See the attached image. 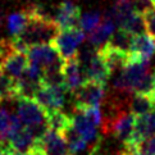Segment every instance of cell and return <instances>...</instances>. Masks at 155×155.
Instances as JSON below:
<instances>
[{
	"label": "cell",
	"mask_w": 155,
	"mask_h": 155,
	"mask_svg": "<svg viewBox=\"0 0 155 155\" xmlns=\"http://www.w3.org/2000/svg\"><path fill=\"white\" fill-rule=\"evenodd\" d=\"M138 151L143 155H155V135L140 143Z\"/></svg>",
	"instance_id": "obj_27"
},
{
	"label": "cell",
	"mask_w": 155,
	"mask_h": 155,
	"mask_svg": "<svg viewBox=\"0 0 155 155\" xmlns=\"http://www.w3.org/2000/svg\"><path fill=\"white\" fill-rule=\"evenodd\" d=\"M7 141L10 149L17 153H30L35 146L36 136L34 131L26 127L15 114H12V126Z\"/></svg>",
	"instance_id": "obj_5"
},
{
	"label": "cell",
	"mask_w": 155,
	"mask_h": 155,
	"mask_svg": "<svg viewBox=\"0 0 155 155\" xmlns=\"http://www.w3.org/2000/svg\"><path fill=\"white\" fill-rule=\"evenodd\" d=\"M27 58L30 64L35 65L42 73L48 69H51L58 65H63L64 60L59 57L58 51L51 44L32 46L27 50Z\"/></svg>",
	"instance_id": "obj_7"
},
{
	"label": "cell",
	"mask_w": 155,
	"mask_h": 155,
	"mask_svg": "<svg viewBox=\"0 0 155 155\" xmlns=\"http://www.w3.org/2000/svg\"><path fill=\"white\" fill-rule=\"evenodd\" d=\"M62 135H63L64 138H65V142H67V146H68L69 153H71L72 155H78V154H81V153L86 151L87 149H88V150H90V153H91L90 146H88L87 142L78 135V132H77V131L73 128V127H72V124L63 132Z\"/></svg>",
	"instance_id": "obj_19"
},
{
	"label": "cell",
	"mask_w": 155,
	"mask_h": 155,
	"mask_svg": "<svg viewBox=\"0 0 155 155\" xmlns=\"http://www.w3.org/2000/svg\"><path fill=\"white\" fill-rule=\"evenodd\" d=\"M135 123H136L135 115L127 112V110H122V112L117 113L113 117L104 120L103 131L113 134V136L117 140H119L123 145H127L131 141L132 136H134Z\"/></svg>",
	"instance_id": "obj_4"
},
{
	"label": "cell",
	"mask_w": 155,
	"mask_h": 155,
	"mask_svg": "<svg viewBox=\"0 0 155 155\" xmlns=\"http://www.w3.org/2000/svg\"><path fill=\"white\" fill-rule=\"evenodd\" d=\"M28 65L30 62L26 53L13 51L0 63V72L5 77H8L10 81L15 82L25 74Z\"/></svg>",
	"instance_id": "obj_13"
},
{
	"label": "cell",
	"mask_w": 155,
	"mask_h": 155,
	"mask_svg": "<svg viewBox=\"0 0 155 155\" xmlns=\"http://www.w3.org/2000/svg\"><path fill=\"white\" fill-rule=\"evenodd\" d=\"M85 74H86V81L95 82V84H100L105 86L108 80L110 78V76H112V72H110L105 60L97 51L95 57L85 65Z\"/></svg>",
	"instance_id": "obj_15"
},
{
	"label": "cell",
	"mask_w": 155,
	"mask_h": 155,
	"mask_svg": "<svg viewBox=\"0 0 155 155\" xmlns=\"http://www.w3.org/2000/svg\"><path fill=\"white\" fill-rule=\"evenodd\" d=\"M12 155H31V153H17V151H13Z\"/></svg>",
	"instance_id": "obj_30"
},
{
	"label": "cell",
	"mask_w": 155,
	"mask_h": 155,
	"mask_svg": "<svg viewBox=\"0 0 155 155\" xmlns=\"http://www.w3.org/2000/svg\"><path fill=\"white\" fill-rule=\"evenodd\" d=\"M15 101V115L26 127L34 131L36 138H40L48 130L46 112L31 97H19Z\"/></svg>",
	"instance_id": "obj_1"
},
{
	"label": "cell",
	"mask_w": 155,
	"mask_h": 155,
	"mask_svg": "<svg viewBox=\"0 0 155 155\" xmlns=\"http://www.w3.org/2000/svg\"><path fill=\"white\" fill-rule=\"evenodd\" d=\"M85 42V32L81 28H71L59 31V34L55 36L51 45L58 51L59 57L64 62L77 57L78 49Z\"/></svg>",
	"instance_id": "obj_3"
},
{
	"label": "cell",
	"mask_w": 155,
	"mask_h": 155,
	"mask_svg": "<svg viewBox=\"0 0 155 155\" xmlns=\"http://www.w3.org/2000/svg\"><path fill=\"white\" fill-rule=\"evenodd\" d=\"M30 153H31V155H44L40 150H37V149H32V150H31Z\"/></svg>",
	"instance_id": "obj_29"
},
{
	"label": "cell",
	"mask_w": 155,
	"mask_h": 155,
	"mask_svg": "<svg viewBox=\"0 0 155 155\" xmlns=\"http://www.w3.org/2000/svg\"><path fill=\"white\" fill-rule=\"evenodd\" d=\"M46 123L48 128L57 131L59 134H63L72 124V120L69 115L63 113L62 110H55V112L46 113Z\"/></svg>",
	"instance_id": "obj_20"
},
{
	"label": "cell",
	"mask_w": 155,
	"mask_h": 155,
	"mask_svg": "<svg viewBox=\"0 0 155 155\" xmlns=\"http://www.w3.org/2000/svg\"><path fill=\"white\" fill-rule=\"evenodd\" d=\"M28 21H30V17L26 9L9 14L7 18V28L10 35V38L18 37L25 31Z\"/></svg>",
	"instance_id": "obj_18"
},
{
	"label": "cell",
	"mask_w": 155,
	"mask_h": 155,
	"mask_svg": "<svg viewBox=\"0 0 155 155\" xmlns=\"http://www.w3.org/2000/svg\"><path fill=\"white\" fill-rule=\"evenodd\" d=\"M63 85L68 92H76L86 82L85 67L81 64L78 58L65 60L62 69Z\"/></svg>",
	"instance_id": "obj_12"
},
{
	"label": "cell",
	"mask_w": 155,
	"mask_h": 155,
	"mask_svg": "<svg viewBox=\"0 0 155 155\" xmlns=\"http://www.w3.org/2000/svg\"><path fill=\"white\" fill-rule=\"evenodd\" d=\"M34 149L40 150L44 155H72L62 134L48 128L40 138H36Z\"/></svg>",
	"instance_id": "obj_10"
},
{
	"label": "cell",
	"mask_w": 155,
	"mask_h": 155,
	"mask_svg": "<svg viewBox=\"0 0 155 155\" xmlns=\"http://www.w3.org/2000/svg\"><path fill=\"white\" fill-rule=\"evenodd\" d=\"M123 31H126L128 35H131L132 37L135 36H138V35H142L145 34V23H143V18H142V14L138 13V12H135L132 13L128 18H127L122 26L119 27Z\"/></svg>",
	"instance_id": "obj_21"
},
{
	"label": "cell",
	"mask_w": 155,
	"mask_h": 155,
	"mask_svg": "<svg viewBox=\"0 0 155 155\" xmlns=\"http://www.w3.org/2000/svg\"><path fill=\"white\" fill-rule=\"evenodd\" d=\"M115 30H117V26H115L114 22L103 17V21L100 22V25L91 34H88L87 42L91 44L97 50H100V49H103L108 44L112 35L115 32Z\"/></svg>",
	"instance_id": "obj_16"
},
{
	"label": "cell",
	"mask_w": 155,
	"mask_h": 155,
	"mask_svg": "<svg viewBox=\"0 0 155 155\" xmlns=\"http://www.w3.org/2000/svg\"><path fill=\"white\" fill-rule=\"evenodd\" d=\"M13 150L10 149L7 141H0V155H12Z\"/></svg>",
	"instance_id": "obj_28"
},
{
	"label": "cell",
	"mask_w": 155,
	"mask_h": 155,
	"mask_svg": "<svg viewBox=\"0 0 155 155\" xmlns=\"http://www.w3.org/2000/svg\"><path fill=\"white\" fill-rule=\"evenodd\" d=\"M149 71H150L149 63L128 59L127 64L115 74L113 86L118 92L134 95L136 88L141 84V81L145 78Z\"/></svg>",
	"instance_id": "obj_2"
},
{
	"label": "cell",
	"mask_w": 155,
	"mask_h": 155,
	"mask_svg": "<svg viewBox=\"0 0 155 155\" xmlns=\"http://www.w3.org/2000/svg\"><path fill=\"white\" fill-rule=\"evenodd\" d=\"M77 110H82V112L85 113L86 117L90 119L91 123L95 124L97 128L99 127H101L103 128L104 118H103V113H101L100 108H86V109H77Z\"/></svg>",
	"instance_id": "obj_26"
},
{
	"label": "cell",
	"mask_w": 155,
	"mask_h": 155,
	"mask_svg": "<svg viewBox=\"0 0 155 155\" xmlns=\"http://www.w3.org/2000/svg\"><path fill=\"white\" fill-rule=\"evenodd\" d=\"M2 26H3V15L0 13V30H2Z\"/></svg>",
	"instance_id": "obj_31"
},
{
	"label": "cell",
	"mask_w": 155,
	"mask_h": 155,
	"mask_svg": "<svg viewBox=\"0 0 155 155\" xmlns=\"http://www.w3.org/2000/svg\"><path fill=\"white\" fill-rule=\"evenodd\" d=\"M67 90L64 86H45L41 85L40 88L35 92L34 100L45 110L46 113L62 110L65 104Z\"/></svg>",
	"instance_id": "obj_8"
},
{
	"label": "cell",
	"mask_w": 155,
	"mask_h": 155,
	"mask_svg": "<svg viewBox=\"0 0 155 155\" xmlns=\"http://www.w3.org/2000/svg\"><path fill=\"white\" fill-rule=\"evenodd\" d=\"M155 55V40L147 34H142L132 38L128 59L149 63Z\"/></svg>",
	"instance_id": "obj_14"
},
{
	"label": "cell",
	"mask_w": 155,
	"mask_h": 155,
	"mask_svg": "<svg viewBox=\"0 0 155 155\" xmlns=\"http://www.w3.org/2000/svg\"><path fill=\"white\" fill-rule=\"evenodd\" d=\"M101 22V13L97 10H91V12H86L81 15L80 21V28L86 32V34H91V32L100 25Z\"/></svg>",
	"instance_id": "obj_23"
},
{
	"label": "cell",
	"mask_w": 155,
	"mask_h": 155,
	"mask_svg": "<svg viewBox=\"0 0 155 155\" xmlns=\"http://www.w3.org/2000/svg\"><path fill=\"white\" fill-rule=\"evenodd\" d=\"M105 86L95 82L86 81L76 92H73L74 97V109H86V108H100L101 103H104Z\"/></svg>",
	"instance_id": "obj_6"
},
{
	"label": "cell",
	"mask_w": 155,
	"mask_h": 155,
	"mask_svg": "<svg viewBox=\"0 0 155 155\" xmlns=\"http://www.w3.org/2000/svg\"><path fill=\"white\" fill-rule=\"evenodd\" d=\"M128 108H130V113L134 114L136 118L147 115L155 112V97L135 94L128 100Z\"/></svg>",
	"instance_id": "obj_17"
},
{
	"label": "cell",
	"mask_w": 155,
	"mask_h": 155,
	"mask_svg": "<svg viewBox=\"0 0 155 155\" xmlns=\"http://www.w3.org/2000/svg\"><path fill=\"white\" fill-rule=\"evenodd\" d=\"M81 9L71 0H64L59 5L54 14V23L57 25L59 31L80 28Z\"/></svg>",
	"instance_id": "obj_11"
},
{
	"label": "cell",
	"mask_w": 155,
	"mask_h": 155,
	"mask_svg": "<svg viewBox=\"0 0 155 155\" xmlns=\"http://www.w3.org/2000/svg\"><path fill=\"white\" fill-rule=\"evenodd\" d=\"M10 126H12V114L9 115L4 108H0V141L7 140Z\"/></svg>",
	"instance_id": "obj_24"
},
{
	"label": "cell",
	"mask_w": 155,
	"mask_h": 155,
	"mask_svg": "<svg viewBox=\"0 0 155 155\" xmlns=\"http://www.w3.org/2000/svg\"><path fill=\"white\" fill-rule=\"evenodd\" d=\"M150 3H151V5H153V7L155 8V0H150Z\"/></svg>",
	"instance_id": "obj_32"
},
{
	"label": "cell",
	"mask_w": 155,
	"mask_h": 155,
	"mask_svg": "<svg viewBox=\"0 0 155 155\" xmlns=\"http://www.w3.org/2000/svg\"><path fill=\"white\" fill-rule=\"evenodd\" d=\"M142 18H143V23H145L147 35H150L155 40V8L154 7L147 8L142 13Z\"/></svg>",
	"instance_id": "obj_25"
},
{
	"label": "cell",
	"mask_w": 155,
	"mask_h": 155,
	"mask_svg": "<svg viewBox=\"0 0 155 155\" xmlns=\"http://www.w3.org/2000/svg\"><path fill=\"white\" fill-rule=\"evenodd\" d=\"M132 38L134 37L127 34L126 31H123L122 28H117L114 34L112 35V37H110V40L108 41L107 45L128 54L130 49H131V44H132Z\"/></svg>",
	"instance_id": "obj_22"
},
{
	"label": "cell",
	"mask_w": 155,
	"mask_h": 155,
	"mask_svg": "<svg viewBox=\"0 0 155 155\" xmlns=\"http://www.w3.org/2000/svg\"><path fill=\"white\" fill-rule=\"evenodd\" d=\"M71 120H72V127L87 142V145L91 149V153L100 149V135H99L97 127L94 123H91L90 119L86 117L82 110L74 109V113L71 117Z\"/></svg>",
	"instance_id": "obj_9"
}]
</instances>
